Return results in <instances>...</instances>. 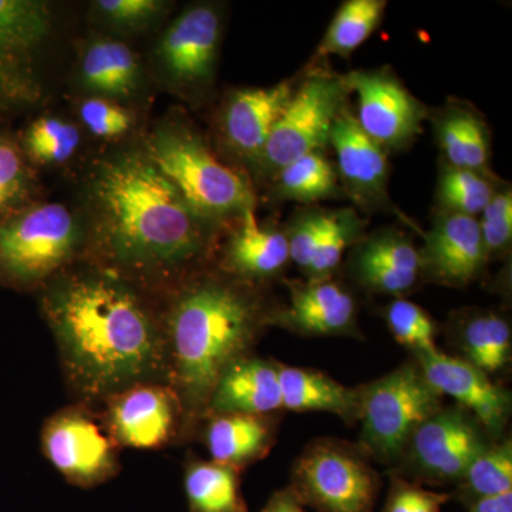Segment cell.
Returning a JSON list of instances; mask_svg holds the SVG:
<instances>
[{
  "label": "cell",
  "instance_id": "6da1fadb",
  "mask_svg": "<svg viewBox=\"0 0 512 512\" xmlns=\"http://www.w3.org/2000/svg\"><path fill=\"white\" fill-rule=\"evenodd\" d=\"M89 210L90 265L148 295L173 292L197 275L214 244L217 225L192 210L144 150L119 151L97 165Z\"/></svg>",
  "mask_w": 512,
  "mask_h": 512
},
{
  "label": "cell",
  "instance_id": "7a4b0ae2",
  "mask_svg": "<svg viewBox=\"0 0 512 512\" xmlns=\"http://www.w3.org/2000/svg\"><path fill=\"white\" fill-rule=\"evenodd\" d=\"M42 291V313L77 403L100 406L137 384H168L163 309L148 293L90 264L70 266Z\"/></svg>",
  "mask_w": 512,
  "mask_h": 512
},
{
  "label": "cell",
  "instance_id": "3957f363",
  "mask_svg": "<svg viewBox=\"0 0 512 512\" xmlns=\"http://www.w3.org/2000/svg\"><path fill=\"white\" fill-rule=\"evenodd\" d=\"M272 309L256 285L221 271L194 275L168 293L163 306L168 384L183 413L180 440L201 426L225 370L252 355Z\"/></svg>",
  "mask_w": 512,
  "mask_h": 512
},
{
  "label": "cell",
  "instance_id": "277c9868",
  "mask_svg": "<svg viewBox=\"0 0 512 512\" xmlns=\"http://www.w3.org/2000/svg\"><path fill=\"white\" fill-rule=\"evenodd\" d=\"M143 150L192 210L212 224L239 220L255 210L247 178L222 163L200 134L181 121L154 128Z\"/></svg>",
  "mask_w": 512,
  "mask_h": 512
},
{
  "label": "cell",
  "instance_id": "5b68a950",
  "mask_svg": "<svg viewBox=\"0 0 512 512\" xmlns=\"http://www.w3.org/2000/svg\"><path fill=\"white\" fill-rule=\"evenodd\" d=\"M87 228L66 205L32 202L0 222V286L42 289L86 252Z\"/></svg>",
  "mask_w": 512,
  "mask_h": 512
},
{
  "label": "cell",
  "instance_id": "8992f818",
  "mask_svg": "<svg viewBox=\"0 0 512 512\" xmlns=\"http://www.w3.org/2000/svg\"><path fill=\"white\" fill-rule=\"evenodd\" d=\"M443 409V396L424 377L419 363H407L362 390V439L373 456L396 460L414 431Z\"/></svg>",
  "mask_w": 512,
  "mask_h": 512
},
{
  "label": "cell",
  "instance_id": "52a82bcc",
  "mask_svg": "<svg viewBox=\"0 0 512 512\" xmlns=\"http://www.w3.org/2000/svg\"><path fill=\"white\" fill-rule=\"evenodd\" d=\"M348 94L343 76L316 72L306 77L272 128L256 170L274 175L306 154L322 153L335 120L348 106Z\"/></svg>",
  "mask_w": 512,
  "mask_h": 512
},
{
  "label": "cell",
  "instance_id": "ba28073f",
  "mask_svg": "<svg viewBox=\"0 0 512 512\" xmlns=\"http://www.w3.org/2000/svg\"><path fill=\"white\" fill-rule=\"evenodd\" d=\"M40 439L43 454L69 483L94 487L119 473L121 447L92 406L77 403L52 414Z\"/></svg>",
  "mask_w": 512,
  "mask_h": 512
},
{
  "label": "cell",
  "instance_id": "9c48e42d",
  "mask_svg": "<svg viewBox=\"0 0 512 512\" xmlns=\"http://www.w3.org/2000/svg\"><path fill=\"white\" fill-rule=\"evenodd\" d=\"M52 12L40 0H0V111L26 109L43 96L40 53Z\"/></svg>",
  "mask_w": 512,
  "mask_h": 512
},
{
  "label": "cell",
  "instance_id": "30bf717a",
  "mask_svg": "<svg viewBox=\"0 0 512 512\" xmlns=\"http://www.w3.org/2000/svg\"><path fill=\"white\" fill-rule=\"evenodd\" d=\"M222 13L212 3L183 10L156 47V63L165 82L187 99L208 92L217 72L222 40Z\"/></svg>",
  "mask_w": 512,
  "mask_h": 512
},
{
  "label": "cell",
  "instance_id": "8fae6325",
  "mask_svg": "<svg viewBox=\"0 0 512 512\" xmlns=\"http://www.w3.org/2000/svg\"><path fill=\"white\" fill-rule=\"evenodd\" d=\"M301 498L322 512H369L377 483L372 468L356 453L330 441L312 444L293 468Z\"/></svg>",
  "mask_w": 512,
  "mask_h": 512
},
{
  "label": "cell",
  "instance_id": "7c38bea8",
  "mask_svg": "<svg viewBox=\"0 0 512 512\" xmlns=\"http://www.w3.org/2000/svg\"><path fill=\"white\" fill-rule=\"evenodd\" d=\"M355 93V119L363 133L384 151L403 150L416 140L427 110L392 72L355 70L343 76Z\"/></svg>",
  "mask_w": 512,
  "mask_h": 512
},
{
  "label": "cell",
  "instance_id": "4fadbf2b",
  "mask_svg": "<svg viewBox=\"0 0 512 512\" xmlns=\"http://www.w3.org/2000/svg\"><path fill=\"white\" fill-rule=\"evenodd\" d=\"M100 406L101 417L121 448L158 450L181 439L183 413L170 384H137Z\"/></svg>",
  "mask_w": 512,
  "mask_h": 512
},
{
  "label": "cell",
  "instance_id": "5bb4252c",
  "mask_svg": "<svg viewBox=\"0 0 512 512\" xmlns=\"http://www.w3.org/2000/svg\"><path fill=\"white\" fill-rule=\"evenodd\" d=\"M483 427L461 407L440 409L414 431L410 460L424 477L461 480L468 466L488 447Z\"/></svg>",
  "mask_w": 512,
  "mask_h": 512
},
{
  "label": "cell",
  "instance_id": "9a60e30c",
  "mask_svg": "<svg viewBox=\"0 0 512 512\" xmlns=\"http://www.w3.org/2000/svg\"><path fill=\"white\" fill-rule=\"evenodd\" d=\"M427 382L441 394L456 400L493 437L503 433L511 410V397L476 366L460 357L434 353L416 355Z\"/></svg>",
  "mask_w": 512,
  "mask_h": 512
},
{
  "label": "cell",
  "instance_id": "2e32d148",
  "mask_svg": "<svg viewBox=\"0 0 512 512\" xmlns=\"http://www.w3.org/2000/svg\"><path fill=\"white\" fill-rule=\"evenodd\" d=\"M329 144L338 160V178L363 210H390L389 163L386 151L359 127L355 114L343 107L330 131Z\"/></svg>",
  "mask_w": 512,
  "mask_h": 512
},
{
  "label": "cell",
  "instance_id": "e0dca14e",
  "mask_svg": "<svg viewBox=\"0 0 512 512\" xmlns=\"http://www.w3.org/2000/svg\"><path fill=\"white\" fill-rule=\"evenodd\" d=\"M419 251L421 274L453 288L476 281L488 261L477 218L454 212L437 214Z\"/></svg>",
  "mask_w": 512,
  "mask_h": 512
},
{
  "label": "cell",
  "instance_id": "ac0fdd59",
  "mask_svg": "<svg viewBox=\"0 0 512 512\" xmlns=\"http://www.w3.org/2000/svg\"><path fill=\"white\" fill-rule=\"evenodd\" d=\"M289 305L272 309L269 326L306 336L346 335L356 325L352 293L329 278L288 282Z\"/></svg>",
  "mask_w": 512,
  "mask_h": 512
},
{
  "label": "cell",
  "instance_id": "d6986e66",
  "mask_svg": "<svg viewBox=\"0 0 512 512\" xmlns=\"http://www.w3.org/2000/svg\"><path fill=\"white\" fill-rule=\"evenodd\" d=\"M295 80L229 94L221 114V133L232 153L258 164L272 128L295 92Z\"/></svg>",
  "mask_w": 512,
  "mask_h": 512
},
{
  "label": "cell",
  "instance_id": "ffe728a7",
  "mask_svg": "<svg viewBox=\"0 0 512 512\" xmlns=\"http://www.w3.org/2000/svg\"><path fill=\"white\" fill-rule=\"evenodd\" d=\"M350 266L370 291L402 298L420 279V251L403 232L383 229L357 242Z\"/></svg>",
  "mask_w": 512,
  "mask_h": 512
},
{
  "label": "cell",
  "instance_id": "44dd1931",
  "mask_svg": "<svg viewBox=\"0 0 512 512\" xmlns=\"http://www.w3.org/2000/svg\"><path fill=\"white\" fill-rule=\"evenodd\" d=\"M237 221L222 249V274L252 285L281 274L291 261L286 232L259 224L255 210L245 212Z\"/></svg>",
  "mask_w": 512,
  "mask_h": 512
},
{
  "label": "cell",
  "instance_id": "7402d4cb",
  "mask_svg": "<svg viewBox=\"0 0 512 512\" xmlns=\"http://www.w3.org/2000/svg\"><path fill=\"white\" fill-rule=\"evenodd\" d=\"M281 409L278 363L248 355L232 363L220 377L205 419L212 414L271 416Z\"/></svg>",
  "mask_w": 512,
  "mask_h": 512
},
{
  "label": "cell",
  "instance_id": "603a6c76",
  "mask_svg": "<svg viewBox=\"0 0 512 512\" xmlns=\"http://www.w3.org/2000/svg\"><path fill=\"white\" fill-rule=\"evenodd\" d=\"M204 424L211 460L239 473L268 456L275 444L276 427L271 416L212 414Z\"/></svg>",
  "mask_w": 512,
  "mask_h": 512
},
{
  "label": "cell",
  "instance_id": "cb8c5ba5",
  "mask_svg": "<svg viewBox=\"0 0 512 512\" xmlns=\"http://www.w3.org/2000/svg\"><path fill=\"white\" fill-rule=\"evenodd\" d=\"M79 77L87 92L114 101L133 99L143 83L136 53L126 43L109 37L94 39L86 46Z\"/></svg>",
  "mask_w": 512,
  "mask_h": 512
},
{
  "label": "cell",
  "instance_id": "d4e9b609",
  "mask_svg": "<svg viewBox=\"0 0 512 512\" xmlns=\"http://www.w3.org/2000/svg\"><path fill=\"white\" fill-rule=\"evenodd\" d=\"M282 409L292 412H325L346 421L359 419L362 390H353L316 370L279 365Z\"/></svg>",
  "mask_w": 512,
  "mask_h": 512
},
{
  "label": "cell",
  "instance_id": "484cf974",
  "mask_svg": "<svg viewBox=\"0 0 512 512\" xmlns=\"http://www.w3.org/2000/svg\"><path fill=\"white\" fill-rule=\"evenodd\" d=\"M434 130L447 165L488 174L490 130L470 107L447 106L434 117Z\"/></svg>",
  "mask_w": 512,
  "mask_h": 512
},
{
  "label": "cell",
  "instance_id": "4316f807",
  "mask_svg": "<svg viewBox=\"0 0 512 512\" xmlns=\"http://www.w3.org/2000/svg\"><path fill=\"white\" fill-rule=\"evenodd\" d=\"M184 487L191 512H247L235 468L191 458L185 463Z\"/></svg>",
  "mask_w": 512,
  "mask_h": 512
},
{
  "label": "cell",
  "instance_id": "83f0119b",
  "mask_svg": "<svg viewBox=\"0 0 512 512\" xmlns=\"http://www.w3.org/2000/svg\"><path fill=\"white\" fill-rule=\"evenodd\" d=\"M461 349L464 360L485 375H494L510 362L511 328L507 320L488 311H473L460 322Z\"/></svg>",
  "mask_w": 512,
  "mask_h": 512
},
{
  "label": "cell",
  "instance_id": "f1b7e54d",
  "mask_svg": "<svg viewBox=\"0 0 512 512\" xmlns=\"http://www.w3.org/2000/svg\"><path fill=\"white\" fill-rule=\"evenodd\" d=\"M386 0H346L333 16L318 47L320 56L349 57L382 22Z\"/></svg>",
  "mask_w": 512,
  "mask_h": 512
},
{
  "label": "cell",
  "instance_id": "f546056e",
  "mask_svg": "<svg viewBox=\"0 0 512 512\" xmlns=\"http://www.w3.org/2000/svg\"><path fill=\"white\" fill-rule=\"evenodd\" d=\"M272 177L279 198L302 204L336 197L339 191L338 174L322 153L306 154L285 165Z\"/></svg>",
  "mask_w": 512,
  "mask_h": 512
},
{
  "label": "cell",
  "instance_id": "4dcf8cb0",
  "mask_svg": "<svg viewBox=\"0 0 512 512\" xmlns=\"http://www.w3.org/2000/svg\"><path fill=\"white\" fill-rule=\"evenodd\" d=\"M19 144L30 163L62 165L82 146V131L62 117L42 116L29 124Z\"/></svg>",
  "mask_w": 512,
  "mask_h": 512
},
{
  "label": "cell",
  "instance_id": "1f68e13d",
  "mask_svg": "<svg viewBox=\"0 0 512 512\" xmlns=\"http://www.w3.org/2000/svg\"><path fill=\"white\" fill-rule=\"evenodd\" d=\"M497 191L490 175L446 165L437 185V202L441 211L477 218Z\"/></svg>",
  "mask_w": 512,
  "mask_h": 512
},
{
  "label": "cell",
  "instance_id": "d6a6232c",
  "mask_svg": "<svg viewBox=\"0 0 512 512\" xmlns=\"http://www.w3.org/2000/svg\"><path fill=\"white\" fill-rule=\"evenodd\" d=\"M36 180L19 141L0 133V222L32 204Z\"/></svg>",
  "mask_w": 512,
  "mask_h": 512
},
{
  "label": "cell",
  "instance_id": "836d02e7",
  "mask_svg": "<svg viewBox=\"0 0 512 512\" xmlns=\"http://www.w3.org/2000/svg\"><path fill=\"white\" fill-rule=\"evenodd\" d=\"M467 490L481 498L512 493V444H488L468 466L463 478Z\"/></svg>",
  "mask_w": 512,
  "mask_h": 512
},
{
  "label": "cell",
  "instance_id": "e575fe53",
  "mask_svg": "<svg viewBox=\"0 0 512 512\" xmlns=\"http://www.w3.org/2000/svg\"><path fill=\"white\" fill-rule=\"evenodd\" d=\"M362 222L352 210L330 212L328 228L320 239L318 248L305 272L309 279L329 278L338 268L343 254L356 241Z\"/></svg>",
  "mask_w": 512,
  "mask_h": 512
},
{
  "label": "cell",
  "instance_id": "d590c367",
  "mask_svg": "<svg viewBox=\"0 0 512 512\" xmlns=\"http://www.w3.org/2000/svg\"><path fill=\"white\" fill-rule=\"evenodd\" d=\"M387 326L393 338L416 355L437 352L436 323L416 303L397 298L386 309Z\"/></svg>",
  "mask_w": 512,
  "mask_h": 512
},
{
  "label": "cell",
  "instance_id": "8d00e7d4",
  "mask_svg": "<svg viewBox=\"0 0 512 512\" xmlns=\"http://www.w3.org/2000/svg\"><path fill=\"white\" fill-rule=\"evenodd\" d=\"M101 22L121 33L143 32L163 18L167 3L161 0H99L93 3Z\"/></svg>",
  "mask_w": 512,
  "mask_h": 512
},
{
  "label": "cell",
  "instance_id": "74e56055",
  "mask_svg": "<svg viewBox=\"0 0 512 512\" xmlns=\"http://www.w3.org/2000/svg\"><path fill=\"white\" fill-rule=\"evenodd\" d=\"M84 127L101 140H119L130 133L134 116L119 101L92 96L77 107Z\"/></svg>",
  "mask_w": 512,
  "mask_h": 512
},
{
  "label": "cell",
  "instance_id": "f35d334b",
  "mask_svg": "<svg viewBox=\"0 0 512 512\" xmlns=\"http://www.w3.org/2000/svg\"><path fill=\"white\" fill-rule=\"evenodd\" d=\"M485 254L491 256L505 254L511 247L512 239V191L503 188L495 192L478 220Z\"/></svg>",
  "mask_w": 512,
  "mask_h": 512
},
{
  "label": "cell",
  "instance_id": "ab89813d",
  "mask_svg": "<svg viewBox=\"0 0 512 512\" xmlns=\"http://www.w3.org/2000/svg\"><path fill=\"white\" fill-rule=\"evenodd\" d=\"M329 218L330 212H305L298 220L293 222L291 231L286 234L289 244V258L303 272L308 271L309 266H311L320 239L328 228Z\"/></svg>",
  "mask_w": 512,
  "mask_h": 512
},
{
  "label": "cell",
  "instance_id": "60d3db41",
  "mask_svg": "<svg viewBox=\"0 0 512 512\" xmlns=\"http://www.w3.org/2000/svg\"><path fill=\"white\" fill-rule=\"evenodd\" d=\"M446 500L447 495L402 484L390 498L387 512H440Z\"/></svg>",
  "mask_w": 512,
  "mask_h": 512
},
{
  "label": "cell",
  "instance_id": "b9f144b4",
  "mask_svg": "<svg viewBox=\"0 0 512 512\" xmlns=\"http://www.w3.org/2000/svg\"><path fill=\"white\" fill-rule=\"evenodd\" d=\"M470 512H512V493L477 500Z\"/></svg>",
  "mask_w": 512,
  "mask_h": 512
},
{
  "label": "cell",
  "instance_id": "7bdbcfd3",
  "mask_svg": "<svg viewBox=\"0 0 512 512\" xmlns=\"http://www.w3.org/2000/svg\"><path fill=\"white\" fill-rule=\"evenodd\" d=\"M262 512H303L298 498L293 493H279Z\"/></svg>",
  "mask_w": 512,
  "mask_h": 512
}]
</instances>
